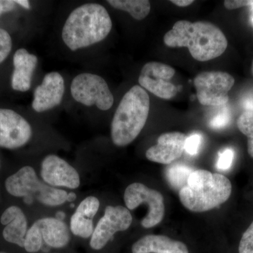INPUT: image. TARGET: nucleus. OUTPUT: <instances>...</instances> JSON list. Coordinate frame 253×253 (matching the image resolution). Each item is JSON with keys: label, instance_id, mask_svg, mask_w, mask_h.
Returning a JSON list of instances; mask_svg holds the SVG:
<instances>
[{"label": "nucleus", "instance_id": "nucleus-1", "mask_svg": "<svg viewBox=\"0 0 253 253\" xmlns=\"http://www.w3.org/2000/svg\"><path fill=\"white\" fill-rule=\"evenodd\" d=\"M163 41L169 47H187L192 57L202 62L219 57L228 45L223 32L215 25L204 21H177L165 35Z\"/></svg>", "mask_w": 253, "mask_h": 253}, {"label": "nucleus", "instance_id": "nucleus-2", "mask_svg": "<svg viewBox=\"0 0 253 253\" xmlns=\"http://www.w3.org/2000/svg\"><path fill=\"white\" fill-rule=\"evenodd\" d=\"M113 23L104 6L87 3L73 10L64 23L61 38L71 51L86 48L104 41Z\"/></svg>", "mask_w": 253, "mask_h": 253}, {"label": "nucleus", "instance_id": "nucleus-3", "mask_svg": "<svg viewBox=\"0 0 253 253\" xmlns=\"http://www.w3.org/2000/svg\"><path fill=\"white\" fill-rule=\"evenodd\" d=\"M231 191V181L225 176L198 169L191 173L186 185L179 190V197L186 209L204 212L225 203Z\"/></svg>", "mask_w": 253, "mask_h": 253}, {"label": "nucleus", "instance_id": "nucleus-4", "mask_svg": "<svg viewBox=\"0 0 253 253\" xmlns=\"http://www.w3.org/2000/svg\"><path fill=\"white\" fill-rule=\"evenodd\" d=\"M150 110L149 94L141 86H132L123 96L113 116L111 135L113 144L123 147L140 134Z\"/></svg>", "mask_w": 253, "mask_h": 253}, {"label": "nucleus", "instance_id": "nucleus-5", "mask_svg": "<svg viewBox=\"0 0 253 253\" xmlns=\"http://www.w3.org/2000/svg\"><path fill=\"white\" fill-rule=\"evenodd\" d=\"M6 191L15 197H29L47 206H58L68 201V193L40 180L35 169L25 166L5 181Z\"/></svg>", "mask_w": 253, "mask_h": 253}, {"label": "nucleus", "instance_id": "nucleus-6", "mask_svg": "<svg viewBox=\"0 0 253 253\" xmlns=\"http://www.w3.org/2000/svg\"><path fill=\"white\" fill-rule=\"evenodd\" d=\"M71 92L73 99L84 106H96L101 111L112 107L114 98L106 81L92 73H81L73 80Z\"/></svg>", "mask_w": 253, "mask_h": 253}, {"label": "nucleus", "instance_id": "nucleus-7", "mask_svg": "<svg viewBox=\"0 0 253 253\" xmlns=\"http://www.w3.org/2000/svg\"><path fill=\"white\" fill-rule=\"evenodd\" d=\"M235 80L229 73L221 71H206L194 79L199 102L204 106H224L229 101V91Z\"/></svg>", "mask_w": 253, "mask_h": 253}, {"label": "nucleus", "instance_id": "nucleus-8", "mask_svg": "<svg viewBox=\"0 0 253 253\" xmlns=\"http://www.w3.org/2000/svg\"><path fill=\"white\" fill-rule=\"evenodd\" d=\"M126 208L130 211L141 204L148 205V213L141 221L146 229L154 227L162 221L165 214L164 199L156 190L150 189L141 183H133L126 187L124 194Z\"/></svg>", "mask_w": 253, "mask_h": 253}, {"label": "nucleus", "instance_id": "nucleus-9", "mask_svg": "<svg viewBox=\"0 0 253 253\" xmlns=\"http://www.w3.org/2000/svg\"><path fill=\"white\" fill-rule=\"evenodd\" d=\"M132 222V216L127 208L121 206H109L104 215L99 219L91 236V249L99 251L104 249L113 236L119 231L127 230Z\"/></svg>", "mask_w": 253, "mask_h": 253}, {"label": "nucleus", "instance_id": "nucleus-10", "mask_svg": "<svg viewBox=\"0 0 253 253\" xmlns=\"http://www.w3.org/2000/svg\"><path fill=\"white\" fill-rule=\"evenodd\" d=\"M175 74L174 68L159 62L146 63L141 69L139 83L141 87L163 99H170L177 93V88L169 82Z\"/></svg>", "mask_w": 253, "mask_h": 253}, {"label": "nucleus", "instance_id": "nucleus-11", "mask_svg": "<svg viewBox=\"0 0 253 253\" xmlns=\"http://www.w3.org/2000/svg\"><path fill=\"white\" fill-rule=\"evenodd\" d=\"M31 125L23 116L11 109H0V147L16 149L31 139Z\"/></svg>", "mask_w": 253, "mask_h": 253}, {"label": "nucleus", "instance_id": "nucleus-12", "mask_svg": "<svg viewBox=\"0 0 253 253\" xmlns=\"http://www.w3.org/2000/svg\"><path fill=\"white\" fill-rule=\"evenodd\" d=\"M41 176L46 184L53 187L76 189L81 184L78 171L56 155H49L43 160Z\"/></svg>", "mask_w": 253, "mask_h": 253}, {"label": "nucleus", "instance_id": "nucleus-13", "mask_svg": "<svg viewBox=\"0 0 253 253\" xmlns=\"http://www.w3.org/2000/svg\"><path fill=\"white\" fill-rule=\"evenodd\" d=\"M65 91L64 80L60 73H47L41 85L35 89L32 107L38 113L54 109L62 101Z\"/></svg>", "mask_w": 253, "mask_h": 253}, {"label": "nucleus", "instance_id": "nucleus-14", "mask_svg": "<svg viewBox=\"0 0 253 253\" xmlns=\"http://www.w3.org/2000/svg\"><path fill=\"white\" fill-rule=\"evenodd\" d=\"M186 138L185 134L179 131L161 134L157 144L146 151V157L152 162L170 164L182 156Z\"/></svg>", "mask_w": 253, "mask_h": 253}, {"label": "nucleus", "instance_id": "nucleus-15", "mask_svg": "<svg viewBox=\"0 0 253 253\" xmlns=\"http://www.w3.org/2000/svg\"><path fill=\"white\" fill-rule=\"evenodd\" d=\"M100 202L95 196H88L80 204L71 218L70 229L75 236L88 239L94 232L93 219L99 211Z\"/></svg>", "mask_w": 253, "mask_h": 253}, {"label": "nucleus", "instance_id": "nucleus-16", "mask_svg": "<svg viewBox=\"0 0 253 253\" xmlns=\"http://www.w3.org/2000/svg\"><path fill=\"white\" fill-rule=\"evenodd\" d=\"M36 55L30 54L26 49H18L13 58L14 72L11 77V86L18 91H27L31 89L33 73L38 65Z\"/></svg>", "mask_w": 253, "mask_h": 253}, {"label": "nucleus", "instance_id": "nucleus-17", "mask_svg": "<svg viewBox=\"0 0 253 253\" xmlns=\"http://www.w3.org/2000/svg\"><path fill=\"white\" fill-rule=\"evenodd\" d=\"M0 221L5 226L2 232L5 241L23 248L28 229L27 219L22 210L14 206L8 208L1 214Z\"/></svg>", "mask_w": 253, "mask_h": 253}, {"label": "nucleus", "instance_id": "nucleus-18", "mask_svg": "<svg viewBox=\"0 0 253 253\" xmlns=\"http://www.w3.org/2000/svg\"><path fill=\"white\" fill-rule=\"evenodd\" d=\"M132 253H189L181 241L166 236L147 235L138 240L131 248Z\"/></svg>", "mask_w": 253, "mask_h": 253}, {"label": "nucleus", "instance_id": "nucleus-19", "mask_svg": "<svg viewBox=\"0 0 253 253\" xmlns=\"http://www.w3.org/2000/svg\"><path fill=\"white\" fill-rule=\"evenodd\" d=\"M42 236L43 241L49 247L61 249L67 246L71 234L66 223L53 217L42 218L34 223Z\"/></svg>", "mask_w": 253, "mask_h": 253}, {"label": "nucleus", "instance_id": "nucleus-20", "mask_svg": "<svg viewBox=\"0 0 253 253\" xmlns=\"http://www.w3.org/2000/svg\"><path fill=\"white\" fill-rule=\"evenodd\" d=\"M115 9L129 13L134 19L141 21L149 15L151 3L148 0H108Z\"/></svg>", "mask_w": 253, "mask_h": 253}, {"label": "nucleus", "instance_id": "nucleus-21", "mask_svg": "<svg viewBox=\"0 0 253 253\" xmlns=\"http://www.w3.org/2000/svg\"><path fill=\"white\" fill-rule=\"evenodd\" d=\"M194 171L192 168L184 165H173L168 168L166 177L173 189L181 190L186 185L189 176Z\"/></svg>", "mask_w": 253, "mask_h": 253}, {"label": "nucleus", "instance_id": "nucleus-22", "mask_svg": "<svg viewBox=\"0 0 253 253\" xmlns=\"http://www.w3.org/2000/svg\"><path fill=\"white\" fill-rule=\"evenodd\" d=\"M239 130L248 137V152L253 158V113L245 111L237 121Z\"/></svg>", "mask_w": 253, "mask_h": 253}, {"label": "nucleus", "instance_id": "nucleus-23", "mask_svg": "<svg viewBox=\"0 0 253 253\" xmlns=\"http://www.w3.org/2000/svg\"><path fill=\"white\" fill-rule=\"evenodd\" d=\"M42 243V236L41 231L38 226L33 224V225L28 229L23 248L28 253H37L41 249Z\"/></svg>", "mask_w": 253, "mask_h": 253}, {"label": "nucleus", "instance_id": "nucleus-24", "mask_svg": "<svg viewBox=\"0 0 253 253\" xmlns=\"http://www.w3.org/2000/svg\"><path fill=\"white\" fill-rule=\"evenodd\" d=\"M231 119L230 111L226 106H224L210 121L209 126L212 129H221L228 126V124L230 123Z\"/></svg>", "mask_w": 253, "mask_h": 253}, {"label": "nucleus", "instance_id": "nucleus-25", "mask_svg": "<svg viewBox=\"0 0 253 253\" xmlns=\"http://www.w3.org/2000/svg\"><path fill=\"white\" fill-rule=\"evenodd\" d=\"M12 48V41L7 31L0 28V64L9 56Z\"/></svg>", "mask_w": 253, "mask_h": 253}, {"label": "nucleus", "instance_id": "nucleus-26", "mask_svg": "<svg viewBox=\"0 0 253 253\" xmlns=\"http://www.w3.org/2000/svg\"><path fill=\"white\" fill-rule=\"evenodd\" d=\"M239 252L253 253V221L243 234L240 241Z\"/></svg>", "mask_w": 253, "mask_h": 253}, {"label": "nucleus", "instance_id": "nucleus-27", "mask_svg": "<svg viewBox=\"0 0 253 253\" xmlns=\"http://www.w3.org/2000/svg\"><path fill=\"white\" fill-rule=\"evenodd\" d=\"M202 142V136L200 134H194L186 138L184 151L191 156H195L199 153L200 146Z\"/></svg>", "mask_w": 253, "mask_h": 253}, {"label": "nucleus", "instance_id": "nucleus-28", "mask_svg": "<svg viewBox=\"0 0 253 253\" xmlns=\"http://www.w3.org/2000/svg\"><path fill=\"white\" fill-rule=\"evenodd\" d=\"M234 152L232 149H227L219 154L217 167L221 170H226L231 168L234 161Z\"/></svg>", "mask_w": 253, "mask_h": 253}, {"label": "nucleus", "instance_id": "nucleus-29", "mask_svg": "<svg viewBox=\"0 0 253 253\" xmlns=\"http://www.w3.org/2000/svg\"><path fill=\"white\" fill-rule=\"evenodd\" d=\"M224 4L227 9H236L243 6H252L253 0H226L224 1Z\"/></svg>", "mask_w": 253, "mask_h": 253}, {"label": "nucleus", "instance_id": "nucleus-30", "mask_svg": "<svg viewBox=\"0 0 253 253\" xmlns=\"http://www.w3.org/2000/svg\"><path fill=\"white\" fill-rule=\"evenodd\" d=\"M16 4L15 1L11 0H0V16L4 13L13 11Z\"/></svg>", "mask_w": 253, "mask_h": 253}, {"label": "nucleus", "instance_id": "nucleus-31", "mask_svg": "<svg viewBox=\"0 0 253 253\" xmlns=\"http://www.w3.org/2000/svg\"><path fill=\"white\" fill-rule=\"evenodd\" d=\"M173 4L176 6H180V7H186L194 3L193 0H172L170 1Z\"/></svg>", "mask_w": 253, "mask_h": 253}, {"label": "nucleus", "instance_id": "nucleus-32", "mask_svg": "<svg viewBox=\"0 0 253 253\" xmlns=\"http://www.w3.org/2000/svg\"><path fill=\"white\" fill-rule=\"evenodd\" d=\"M15 3H16V4L21 5V6H23V7L25 8L26 9H31V5H30L29 1H27V0H16Z\"/></svg>", "mask_w": 253, "mask_h": 253}, {"label": "nucleus", "instance_id": "nucleus-33", "mask_svg": "<svg viewBox=\"0 0 253 253\" xmlns=\"http://www.w3.org/2000/svg\"><path fill=\"white\" fill-rule=\"evenodd\" d=\"M245 108L247 109L246 111H251L253 113V100H248L245 103Z\"/></svg>", "mask_w": 253, "mask_h": 253}, {"label": "nucleus", "instance_id": "nucleus-34", "mask_svg": "<svg viewBox=\"0 0 253 253\" xmlns=\"http://www.w3.org/2000/svg\"><path fill=\"white\" fill-rule=\"evenodd\" d=\"M76 199V195L74 193H69L68 196V201H73Z\"/></svg>", "mask_w": 253, "mask_h": 253}, {"label": "nucleus", "instance_id": "nucleus-35", "mask_svg": "<svg viewBox=\"0 0 253 253\" xmlns=\"http://www.w3.org/2000/svg\"><path fill=\"white\" fill-rule=\"evenodd\" d=\"M64 217V213L63 212H60L57 214V217H56V219H60V220H62L63 218Z\"/></svg>", "mask_w": 253, "mask_h": 253}, {"label": "nucleus", "instance_id": "nucleus-36", "mask_svg": "<svg viewBox=\"0 0 253 253\" xmlns=\"http://www.w3.org/2000/svg\"><path fill=\"white\" fill-rule=\"evenodd\" d=\"M252 73L253 75V63H252Z\"/></svg>", "mask_w": 253, "mask_h": 253}, {"label": "nucleus", "instance_id": "nucleus-37", "mask_svg": "<svg viewBox=\"0 0 253 253\" xmlns=\"http://www.w3.org/2000/svg\"><path fill=\"white\" fill-rule=\"evenodd\" d=\"M252 8H253V5H252ZM252 21H253V18H252Z\"/></svg>", "mask_w": 253, "mask_h": 253}, {"label": "nucleus", "instance_id": "nucleus-38", "mask_svg": "<svg viewBox=\"0 0 253 253\" xmlns=\"http://www.w3.org/2000/svg\"></svg>", "mask_w": 253, "mask_h": 253}]
</instances>
